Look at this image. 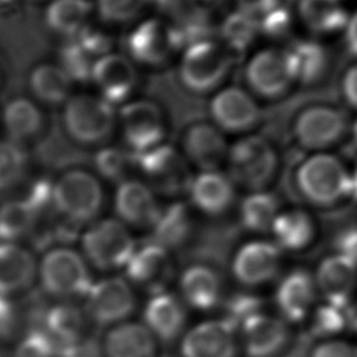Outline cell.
Here are the masks:
<instances>
[{
  "instance_id": "obj_20",
  "label": "cell",
  "mask_w": 357,
  "mask_h": 357,
  "mask_svg": "<svg viewBox=\"0 0 357 357\" xmlns=\"http://www.w3.org/2000/svg\"><path fill=\"white\" fill-rule=\"evenodd\" d=\"M312 275L318 294L324 297V301L350 305L357 289V262L332 252L318 262Z\"/></svg>"
},
{
  "instance_id": "obj_2",
  "label": "cell",
  "mask_w": 357,
  "mask_h": 357,
  "mask_svg": "<svg viewBox=\"0 0 357 357\" xmlns=\"http://www.w3.org/2000/svg\"><path fill=\"white\" fill-rule=\"evenodd\" d=\"M226 173L237 187L247 191L268 190L280 169V155L265 137L245 134L230 144Z\"/></svg>"
},
{
  "instance_id": "obj_19",
  "label": "cell",
  "mask_w": 357,
  "mask_h": 357,
  "mask_svg": "<svg viewBox=\"0 0 357 357\" xmlns=\"http://www.w3.org/2000/svg\"><path fill=\"white\" fill-rule=\"evenodd\" d=\"M317 296L314 275L305 269H293L279 280L273 301L279 317L291 325L310 318L317 305Z\"/></svg>"
},
{
  "instance_id": "obj_54",
  "label": "cell",
  "mask_w": 357,
  "mask_h": 357,
  "mask_svg": "<svg viewBox=\"0 0 357 357\" xmlns=\"http://www.w3.org/2000/svg\"><path fill=\"white\" fill-rule=\"evenodd\" d=\"M278 1L279 0H236V3L238 4V8L245 10L254 15H259L261 13H264Z\"/></svg>"
},
{
  "instance_id": "obj_32",
  "label": "cell",
  "mask_w": 357,
  "mask_h": 357,
  "mask_svg": "<svg viewBox=\"0 0 357 357\" xmlns=\"http://www.w3.org/2000/svg\"><path fill=\"white\" fill-rule=\"evenodd\" d=\"M194 218L190 204L174 201L162 208L152 227L153 241L169 251L183 247L192 236Z\"/></svg>"
},
{
  "instance_id": "obj_51",
  "label": "cell",
  "mask_w": 357,
  "mask_h": 357,
  "mask_svg": "<svg viewBox=\"0 0 357 357\" xmlns=\"http://www.w3.org/2000/svg\"><path fill=\"white\" fill-rule=\"evenodd\" d=\"M60 357H105L103 350L99 346L86 339H81L75 343L61 347Z\"/></svg>"
},
{
  "instance_id": "obj_56",
  "label": "cell",
  "mask_w": 357,
  "mask_h": 357,
  "mask_svg": "<svg viewBox=\"0 0 357 357\" xmlns=\"http://www.w3.org/2000/svg\"><path fill=\"white\" fill-rule=\"evenodd\" d=\"M350 172H351V183H353V194L354 198H357V158L354 159L353 165L350 166Z\"/></svg>"
},
{
  "instance_id": "obj_53",
  "label": "cell",
  "mask_w": 357,
  "mask_h": 357,
  "mask_svg": "<svg viewBox=\"0 0 357 357\" xmlns=\"http://www.w3.org/2000/svg\"><path fill=\"white\" fill-rule=\"evenodd\" d=\"M343 32H344V43L347 50L354 57H357V11L349 15V20L346 22Z\"/></svg>"
},
{
  "instance_id": "obj_10",
  "label": "cell",
  "mask_w": 357,
  "mask_h": 357,
  "mask_svg": "<svg viewBox=\"0 0 357 357\" xmlns=\"http://www.w3.org/2000/svg\"><path fill=\"white\" fill-rule=\"evenodd\" d=\"M120 123L126 144L135 156L165 144L166 117L152 100L128 102L120 110Z\"/></svg>"
},
{
  "instance_id": "obj_24",
  "label": "cell",
  "mask_w": 357,
  "mask_h": 357,
  "mask_svg": "<svg viewBox=\"0 0 357 357\" xmlns=\"http://www.w3.org/2000/svg\"><path fill=\"white\" fill-rule=\"evenodd\" d=\"M126 271L135 284L153 293L162 291L173 273L170 251L155 241L138 247L127 262Z\"/></svg>"
},
{
  "instance_id": "obj_11",
  "label": "cell",
  "mask_w": 357,
  "mask_h": 357,
  "mask_svg": "<svg viewBox=\"0 0 357 357\" xmlns=\"http://www.w3.org/2000/svg\"><path fill=\"white\" fill-rule=\"evenodd\" d=\"M135 162L155 192L172 197L187 192L192 174L180 149L165 142L135 156Z\"/></svg>"
},
{
  "instance_id": "obj_17",
  "label": "cell",
  "mask_w": 357,
  "mask_h": 357,
  "mask_svg": "<svg viewBox=\"0 0 357 357\" xmlns=\"http://www.w3.org/2000/svg\"><path fill=\"white\" fill-rule=\"evenodd\" d=\"M86 312L100 325H117L131 315L135 297L123 278H106L92 283L86 293Z\"/></svg>"
},
{
  "instance_id": "obj_29",
  "label": "cell",
  "mask_w": 357,
  "mask_h": 357,
  "mask_svg": "<svg viewBox=\"0 0 357 357\" xmlns=\"http://www.w3.org/2000/svg\"><path fill=\"white\" fill-rule=\"evenodd\" d=\"M284 53L294 84L315 85L325 77L329 56L321 43L311 39L296 40Z\"/></svg>"
},
{
  "instance_id": "obj_59",
  "label": "cell",
  "mask_w": 357,
  "mask_h": 357,
  "mask_svg": "<svg viewBox=\"0 0 357 357\" xmlns=\"http://www.w3.org/2000/svg\"><path fill=\"white\" fill-rule=\"evenodd\" d=\"M0 357H3V356H1V353H0Z\"/></svg>"
},
{
  "instance_id": "obj_5",
  "label": "cell",
  "mask_w": 357,
  "mask_h": 357,
  "mask_svg": "<svg viewBox=\"0 0 357 357\" xmlns=\"http://www.w3.org/2000/svg\"><path fill=\"white\" fill-rule=\"evenodd\" d=\"M63 123L68 135L81 144H96L107 138L114 127L112 103L102 96L75 95L67 99Z\"/></svg>"
},
{
  "instance_id": "obj_40",
  "label": "cell",
  "mask_w": 357,
  "mask_h": 357,
  "mask_svg": "<svg viewBox=\"0 0 357 357\" xmlns=\"http://www.w3.org/2000/svg\"><path fill=\"white\" fill-rule=\"evenodd\" d=\"M258 33L259 24L257 15L241 8L230 13L220 26L222 43L233 53L245 50Z\"/></svg>"
},
{
  "instance_id": "obj_1",
  "label": "cell",
  "mask_w": 357,
  "mask_h": 357,
  "mask_svg": "<svg viewBox=\"0 0 357 357\" xmlns=\"http://www.w3.org/2000/svg\"><path fill=\"white\" fill-rule=\"evenodd\" d=\"M291 185L312 208H336L354 198L350 166L331 151L304 156L293 170Z\"/></svg>"
},
{
  "instance_id": "obj_25",
  "label": "cell",
  "mask_w": 357,
  "mask_h": 357,
  "mask_svg": "<svg viewBox=\"0 0 357 357\" xmlns=\"http://www.w3.org/2000/svg\"><path fill=\"white\" fill-rule=\"evenodd\" d=\"M187 322L185 304L166 290L153 293L144 308V325L158 340L172 342L181 337Z\"/></svg>"
},
{
  "instance_id": "obj_18",
  "label": "cell",
  "mask_w": 357,
  "mask_h": 357,
  "mask_svg": "<svg viewBox=\"0 0 357 357\" xmlns=\"http://www.w3.org/2000/svg\"><path fill=\"white\" fill-rule=\"evenodd\" d=\"M236 187L230 176L220 169L201 170L192 174L185 194L194 211L216 218L234 205Z\"/></svg>"
},
{
  "instance_id": "obj_22",
  "label": "cell",
  "mask_w": 357,
  "mask_h": 357,
  "mask_svg": "<svg viewBox=\"0 0 357 357\" xmlns=\"http://www.w3.org/2000/svg\"><path fill=\"white\" fill-rule=\"evenodd\" d=\"M177 47L173 26L159 18H148L138 24L128 36V50L134 60L158 66Z\"/></svg>"
},
{
  "instance_id": "obj_30",
  "label": "cell",
  "mask_w": 357,
  "mask_h": 357,
  "mask_svg": "<svg viewBox=\"0 0 357 357\" xmlns=\"http://www.w3.org/2000/svg\"><path fill=\"white\" fill-rule=\"evenodd\" d=\"M106 45L99 35H88V29L74 36L61 50V68L71 81H88L92 78L93 66L106 54Z\"/></svg>"
},
{
  "instance_id": "obj_38",
  "label": "cell",
  "mask_w": 357,
  "mask_h": 357,
  "mask_svg": "<svg viewBox=\"0 0 357 357\" xmlns=\"http://www.w3.org/2000/svg\"><path fill=\"white\" fill-rule=\"evenodd\" d=\"M46 333L60 346H68L81 340L84 317L81 311L70 304H59L49 310L45 318Z\"/></svg>"
},
{
  "instance_id": "obj_48",
  "label": "cell",
  "mask_w": 357,
  "mask_h": 357,
  "mask_svg": "<svg viewBox=\"0 0 357 357\" xmlns=\"http://www.w3.org/2000/svg\"><path fill=\"white\" fill-rule=\"evenodd\" d=\"M308 357H357V342L340 336L321 339L312 346Z\"/></svg>"
},
{
  "instance_id": "obj_21",
  "label": "cell",
  "mask_w": 357,
  "mask_h": 357,
  "mask_svg": "<svg viewBox=\"0 0 357 357\" xmlns=\"http://www.w3.org/2000/svg\"><path fill=\"white\" fill-rule=\"evenodd\" d=\"M114 206L119 218L134 227H153L162 205L155 190L139 180H123L116 191Z\"/></svg>"
},
{
  "instance_id": "obj_36",
  "label": "cell",
  "mask_w": 357,
  "mask_h": 357,
  "mask_svg": "<svg viewBox=\"0 0 357 357\" xmlns=\"http://www.w3.org/2000/svg\"><path fill=\"white\" fill-rule=\"evenodd\" d=\"M29 85L38 99L45 103L57 105L70 98L71 78L56 64L36 66L29 77Z\"/></svg>"
},
{
  "instance_id": "obj_3",
  "label": "cell",
  "mask_w": 357,
  "mask_h": 357,
  "mask_svg": "<svg viewBox=\"0 0 357 357\" xmlns=\"http://www.w3.org/2000/svg\"><path fill=\"white\" fill-rule=\"evenodd\" d=\"M234 53L222 42L205 38L183 49L178 64L181 85L194 95L215 93L230 74Z\"/></svg>"
},
{
  "instance_id": "obj_57",
  "label": "cell",
  "mask_w": 357,
  "mask_h": 357,
  "mask_svg": "<svg viewBox=\"0 0 357 357\" xmlns=\"http://www.w3.org/2000/svg\"><path fill=\"white\" fill-rule=\"evenodd\" d=\"M349 135L351 138V141L354 142V145L357 146V119L350 124V128H349Z\"/></svg>"
},
{
  "instance_id": "obj_7",
  "label": "cell",
  "mask_w": 357,
  "mask_h": 357,
  "mask_svg": "<svg viewBox=\"0 0 357 357\" xmlns=\"http://www.w3.org/2000/svg\"><path fill=\"white\" fill-rule=\"evenodd\" d=\"M82 247L88 259L100 269L126 266L137 248L126 225L116 219L92 225L82 236Z\"/></svg>"
},
{
  "instance_id": "obj_44",
  "label": "cell",
  "mask_w": 357,
  "mask_h": 357,
  "mask_svg": "<svg viewBox=\"0 0 357 357\" xmlns=\"http://www.w3.org/2000/svg\"><path fill=\"white\" fill-rule=\"evenodd\" d=\"M25 155L14 142L0 141V190L14 184L22 174Z\"/></svg>"
},
{
  "instance_id": "obj_12",
  "label": "cell",
  "mask_w": 357,
  "mask_h": 357,
  "mask_svg": "<svg viewBox=\"0 0 357 357\" xmlns=\"http://www.w3.org/2000/svg\"><path fill=\"white\" fill-rule=\"evenodd\" d=\"M40 282L53 296H86L92 286L82 257L68 248H54L42 259Z\"/></svg>"
},
{
  "instance_id": "obj_55",
  "label": "cell",
  "mask_w": 357,
  "mask_h": 357,
  "mask_svg": "<svg viewBox=\"0 0 357 357\" xmlns=\"http://www.w3.org/2000/svg\"><path fill=\"white\" fill-rule=\"evenodd\" d=\"M188 1L192 4V7L198 8L201 13L213 10V8L219 7L222 3V0H188Z\"/></svg>"
},
{
  "instance_id": "obj_34",
  "label": "cell",
  "mask_w": 357,
  "mask_h": 357,
  "mask_svg": "<svg viewBox=\"0 0 357 357\" xmlns=\"http://www.w3.org/2000/svg\"><path fill=\"white\" fill-rule=\"evenodd\" d=\"M297 13L303 24L317 33L344 29L349 20L340 0H298Z\"/></svg>"
},
{
  "instance_id": "obj_58",
  "label": "cell",
  "mask_w": 357,
  "mask_h": 357,
  "mask_svg": "<svg viewBox=\"0 0 357 357\" xmlns=\"http://www.w3.org/2000/svg\"><path fill=\"white\" fill-rule=\"evenodd\" d=\"M351 328H353V332H354V336H356V342H357V315L353 318Z\"/></svg>"
},
{
  "instance_id": "obj_23",
  "label": "cell",
  "mask_w": 357,
  "mask_h": 357,
  "mask_svg": "<svg viewBox=\"0 0 357 357\" xmlns=\"http://www.w3.org/2000/svg\"><path fill=\"white\" fill-rule=\"evenodd\" d=\"M102 98L112 105L124 102L135 88L137 73L132 61L121 54L107 52L93 66L92 78Z\"/></svg>"
},
{
  "instance_id": "obj_42",
  "label": "cell",
  "mask_w": 357,
  "mask_h": 357,
  "mask_svg": "<svg viewBox=\"0 0 357 357\" xmlns=\"http://www.w3.org/2000/svg\"><path fill=\"white\" fill-rule=\"evenodd\" d=\"M132 162H135V155L117 146L103 148L95 158L96 169L109 180L123 178Z\"/></svg>"
},
{
  "instance_id": "obj_31",
  "label": "cell",
  "mask_w": 357,
  "mask_h": 357,
  "mask_svg": "<svg viewBox=\"0 0 357 357\" xmlns=\"http://www.w3.org/2000/svg\"><path fill=\"white\" fill-rule=\"evenodd\" d=\"M36 272L29 251L15 243H0V296H10L26 289Z\"/></svg>"
},
{
  "instance_id": "obj_6",
  "label": "cell",
  "mask_w": 357,
  "mask_h": 357,
  "mask_svg": "<svg viewBox=\"0 0 357 357\" xmlns=\"http://www.w3.org/2000/svg\"><path fill=\"white\" fill-rule=\"evenodd\" d=\"M99 181L84 170H70L53 184L52 204L67 219L85 222L92 219L102 205Z\"/></svg>"
},
{
  "instance_id": "obj_37",
  "label": "cell",
  "mask_w": 357,
  "mask_h": 357,
  "mask_svg": "<svg viewBox=\"0 0 357 357\" xmlns=\"http://www.w3.org/2000/svg\"><path fill=\"white\" fill-rule=\"evenodd\" d=\"M3 121L8 135L17 141L33 138L43 124L39 107L25 98H15L7 103Z\"/></svg>"
},
{
  "instance_id": "obj_4",
  "label": "cell",
  "mask_w": 357,
  "mask_h": 357,
  "mask_svg": "<svg viewBox=\"0 0 357 357\" xmlns=\"http://www.w3.org/2000/svg\"><path fill=\"white\" fill-rule=\"evenodd\" d=\"M349 128L343 110L329 103H312L294 116L291 134L294 142L311 153L331 151L344 138Z\"/></svg>"
},
{
  "instance_id": "obj_43",
  "label": "cell",
  "mask_w": 357,
  "mask_h": 357,
  "mask_svg": "<svg viewBox=\"0 0 357 357\" xmlns=\"http://www.w3.org/2000/svg\"><path fill=\"white\" fill-rule=\"evenodd\" d=\"M264 311V301L259 296L251 293H240L234 294L226 303L223 318L231 322L238 331V328L244 325L248 319L254 318L255 315Z\"/></svg>"
},
{
  "instance_id": "obj_16",
  "label": "cell",
  "mask_w": 357,
  "mask_h": 357,
  "mask_svg": "<svg viewBox=\"0 0 357 357\" xmlns=\"http://www.w3.org/2000/svg\"><path fill=\"white\" fill-rule=\"evenodd\" d=\"M230 144L226 134L209 121H194L183 132L181 153L198 172L220 169L227 159Z\"/></svg>"
},
{
  "instance_id": "obj_27",
  "label": "cell",
  "mask_w": 357,
  "mask_h": 357,
  "mask_svg": "<svg viewBox=\"0 0 357 357\" xmlns=\"http://www.w3.org/2000/svg\"><path fill=\"white\" fill-rule=\"evenodd\" d=\"M178 294L183 303L197 311H209L222 300V282L215 269L204 264H192L178 279Z\"/></svg>"
},
{
  "instance_id": "obj_47",
  "label": "cell",
  "mask_w": 357,
  "mask_h": 357,
  "mask_svg": "<svg viewBox=\"0 0 357 357\" xmlns=\"http://www.w3.org/2000/svg\"><path fill=\"white\" fill-rule=\"evenodd\" d=\"M257 18L259 24V32L271 36H280L286 33L291 25V13L280 3V0L257 15Z\"/></svg>"
},
{
  "instance_id": "obj_33",
  "label": "cell",
  "mask_w": 357,
  "mask_h": 357,
  "mask_svg": "<svg viewBox=\"0 0 357 357\" xmlns=\"http://www.w3.org/2000/svg\"><path fill=\"white\" fill-rule=\"evenodd\" d=\"M280 199L268 190L248 191L238 204V218L243 227L252 233H266L282 211Z\"/></svg>"
},
{
  "instance_id": "obj_28",
  "label": "cell",
  "mask_w": 357,
  "mask_h": 357,
  "mask_svg": "<svg viewBox=\"0 0 357 357\" xmlns=\"http://www.w3.org/2000/svg\"><path fill=\"white\" fill-rule=\"evenodd\" d=\"M105 357H159L158 339L138 322H121L106 335L103 346Z\"/></svg>"
},
{
  "instance_id": "obj_14",
  "label": "cell",
  "mask_w": 357,
  "mask_h": 357,
  "mask_svg": "<svg viewBox=\"0 0 357 357\" xmlns=\"http://www.w3.org/2000/svg\"><path fill=\"white\" fill-rule=\"evenodd\" d=\"M244 81L254 96L271 100L286 95L294 81L284 50L265 47L255 52L244 67Z\"/></svg>"
},
{
  "instance_id": "obj_15",
  "label": "cell",
  "mask_w": 357,
  "mask_h": 357,
  "mask_svg": "<svg viewBox=\"0 0 357 357\" xmlns=\"http://www.w3.org/2000/svg\"><path fill=\"white\" fill-rule=\"evenodd\" d=\"M240 347L247 357H280L291 342L290 324L265 311L238 328Z\"/></svg>"
},
{
  "instance_id": "obj_45",
  "label": "cell",
  "mask_w": 357,
  "mask_h": 357,
  "mask_svg": "<svg viewBox=\"0 0 357 357\" xmlns=\"http://www.w3.org/2000/svg\"><path fill=\"white\" fill-rule=\"evenodd\" d=\"M148 0H96L99 15L107 22H127L134 20Z\"/></svg>"
},
{
  "instance_id": "obj_49",
  "label": "cell",
  "mask_w": 357,
  "mask_h": 357,
  "mask_svg": "<svg viewBox=\"0 0 357 357\" xmlns=\"http://www.w3.org/2000/svg\"><path fill=\"white\" fill-rule=\"evenodd\" d=\"M340 92L349 107L357 110V61L346 68L340 81Z\"/></svg>"
},
{
  "instance_id": "obj_9",
  "label": "cell",
  "mask_w": 357,
  "mask_h": 357,
  "mask_svg": "<svg viewBox=\"0 0 357 357\" xmlns=\"http://www.w3.org/2000/svg\"><path fill=\"white\" fill-rule=\"evenodd\" d=\"M209 119L226 135H245L259 124L262 113L255 96L250 91L227 85L212 95L209 100Z\"/></svg>"
},
{
  "instance_id": "obj_46",
  "label": "cell",
  "mask_w": 357,
  "mask_h": 357,
  "mask_svg": "<svg viewBox=\"0 0 357 357\" xmlns=\"http://www.w3.org/2000/svg\"><path fill=\"white\" fill-rule=\"evenodd\" d=\"M61 347L46 333L26 335L15 350V357H60Z\"/></svg>"
},
{
  "instance_id": "obj_41",
  "label": "cell",
  "mask_w": 357,
  "mask_h": 357,
  "mask_svg": "<svg viewBox=\"0 0 357 357\" xmlns=\"http://www.w3.org/2000/svg\"><path fill=\"white\" fill-rule=\"evenodd\" d=\"M349 305H340L329 301L317 304L308 322L311 332L319 339L339 337L351 325Z\"/></svg>"
},
{
  "instance_id": "obj_26",
  "label": "cell",
  "mask_w": 357,
  "mask_h": 357,
  "mask_svg": "<svg viewBox=\"0 0 357 357\" xmlns=\"http://www.w3.org/2000/svg\"><path fill=\"white\" fill-rule=\"evenodd\" d=\"M269 233L283 252H304L315 243L318 226L307 209L300 206L282 208Z\"/></svg>"
},
{
  "instance_id": "obj_52",
  "label": "cell",
  "mask_w": 357,
  "mask_h": 357,
  "mask_svg": "<svg viewBox=\"0 0 357 357\" xmlns=\"http://www.w3.org/2000/svg\"><path fill=\"white\" fill-rule=\"evenodd\" d=\"M15 312L6 296H0V337L11 335L15 326Z\"/></svg>"
},
{
  "instance_id": "obj_8",
  "label": "cell",
  "mask_w": 357,
  "mask_h": 357,
  "mask_svg": "<svg viewBox=\"0 0 357 357\" xmlns=\"http://www.w3.org/2000/svg\"><path fill=\"white\" fill-rule=\"evenodd\" d=\"M282 261L283 251L273 240L254 238L236 250L230 269L237 283L255 289L271 283L279 275Z\"/></svg>"
},
{
  "instance_id": "obj_39",
  "label": "cell",
  "mask_w": 357,
  "mask_h": 357,
  "mask_svg": "<svg viewBox=\"0 0 357 357\" xmlns=\"http://www.w3.org/2000/svg\"><path fill=\"white\" fill-rule=\"evenodd\" d=\"M38 211L26 199H14L0 208V243H14L28 234L38 218Z\"/></svg>"
},
{
  "instance_id": "obj_13",
  "label": "cell",
  "mask_w": 357,
  "mask_h": 357,
  "mask_svg": "<svg viewBox=\"0 0 357 357\" xmlns=\"http://www.w3.org/2000/svg\"><path fill=\"white\" fill-rule=\"evenodd\" d=\"M181 357H237L240 337L237 328L226 318L204 319L180 337Z\"/></svg>"
},
{
  "instance_id": "obj_50",
  "label": "cell",
  "mask_w": 357,
  "mask_h": 357,
  "mask_svg": "<svg viewBox=\"0 0 357 357\" xmlns=\"http://www.w3.org/2000/svg\"><path fill=\"white\" fill-rule=\"evenodd\" d=\"M335 252L357 262V227H347L336 236Z\"/></svg>"
},
{
  "instance_id": "obj_35",
  "label": "cell",
  "mask_w": 357,
  "mask_h": 357,
  "mask_svg": "<svg viewBox=\"0 0 357 357\" xmlns=\"http://www.w3.org/2000/svg\"><path fill=\"white\" fill-rule=\"evenodd\" d=\"M92 6L89 0H53L45 13L46 24L64 36H78L86 29Z\"/></svg>"
}]
</instances>
